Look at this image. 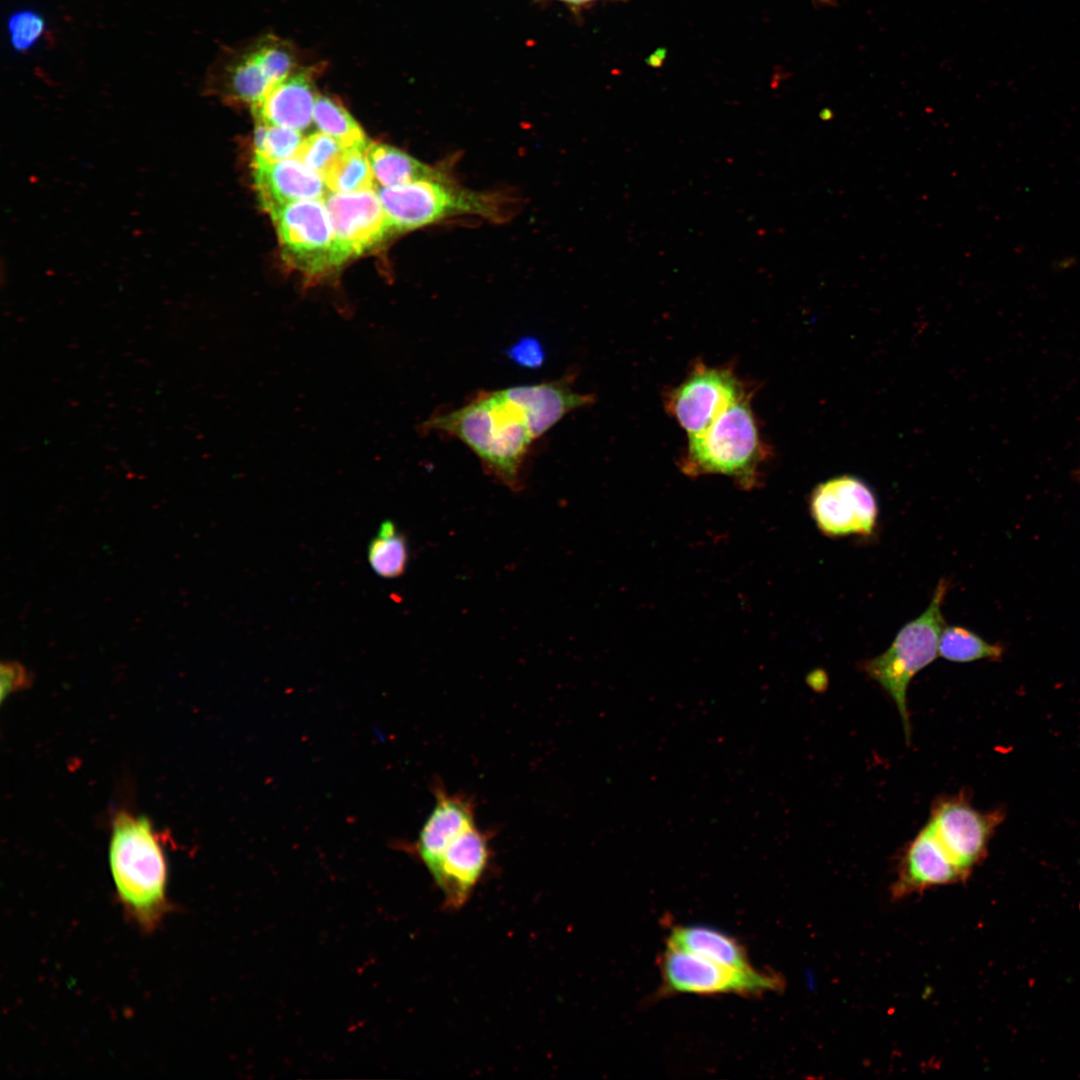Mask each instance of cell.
Returning a JSON list of instances; mask_svg holds the SVG:
<instances>
[{
  "mask_svg": "<svg viewBox=\"0 0 1080 1080\" xmlns=\"http://www.w3.org/2000/svg\"><path fill=\"white\" fill-rule=\"evenodd\" d=\"M507 356L522 368L537 369L545 361V350L541 342L532 336L520 338L506 351Z\"/></svg>",
  "mask_w": 1080,
  "mask_h": 1080,
  "instance_id": "83f0119b",
  "label": "cell"
},
{
  "mask_svg": "<svg viewBox=\"0 0 1080 1080\" xmlns=\"http://www.w3.org/2000/svg\"><path fill=\"white\" fill-rule=\"evenodd\" d=\"M323 201L346 261L378 245L394 232L375 190L330 191Z\"/></svg>",
  "mask_w": 1080,
  "mask_h": 1080,
  "instance_id": "7c38bea8",
  "label": "cell"
},
{
  "mask_svg": "<svg viewBox=\"0 0 1080 1080\" xmlns=\"http://www.w3.org/2000/svg\"><path fill=\"white\" fill-rule=\"evenodd\" d=\"M302 141L298 130L256 122L253 159L275 162L294 158Z\"/></svg>",
  "mask_w": 1080,
  "mask_h": 1080,
  "instance_id": "d4e9b609",
  "label": "cell"
},
{
  "mask_svg": "<svg viewBox=\"0 0 1080 1080\" xmlns=\"http://www.w3.org/2000/svg\"><path fill=\"white\" fill-rule=\"evenodd\" d=\"M108 859L124 911L138 928L154 931L169 911L168 869L160 836L150 819L117 812L112 819Z\"/></svg>",
  "mask_w": 1080,
  "mask_h": 1080,
  "instance_id": "7a4b0ae2",
  "label": "cell"
},
{
  "mask_svg": "<svg viewBox=\"0 0 1080 1080\" xmlns=\"http://www.w3.org/2000/svg\"><path fill=\"white\" fill-rule=\"evenodd\" d=\"M394 232H405L450 217L475 215L503 219L505 199L452 183L447 175L375 190Z\"/></svg>",
  "mask_w": 1080,
  "mask_h": 1080,
  "instance_id": "8992f818",
  "label": "cell"
},
{
  "mask_svg": "<svg viewBox=\"0 0 1080 1080\" xmlns=\"http://www.w3.org/2000/svg\"><path fill=\"white\" fill-rule=\"evenodd\" d=\"M343 149L337 140L320 131L303 139L294 158L322 176Z\"/></svg>",
  "mask_w": 1080,
  "mask_h": 1080,
  "instance_id": "484cf974",
  "label": "cell"
},
{
  "mask_svg": "<svg viewBox=\"0 0 1080 1080\" xmlns=\"http://www.w3.org/2000/svg\"><path fill=\"white\" fill-rule=\"evenodd\" d=\"M560 1H563V2H566V3H569V4L580 5V4H585V3H588V2H591V1H594V0H560Z\"/></svg>",
  "mask_w": 1080,
  "mask_h": 1080,
  "instance_id": "f546056e",
  "label": "cell"
},
{
  "mask_svg": "<svg viewBox=\"0 0 1080 1080\" xmlns=\"http://www.w3.org/2000/svg\"><path fill=\"white\" fill-rule=\"evenodd\" d=\"M668 946L730 967L739 969L752 967L745 949L736 939L710 927L699 925L674 927L668 938Z\"/></svg>",
  "mask_w": 1080,
  "mask_h": 1080,
  "instance_id": "d6986e66",
  "label": "cell"
},
{
  "mask_svg": "<svg viewBox=\"0 0 1080 1080\" xmlns=\"http://www.w3.org/2000/svg\"><path fill=\"white\" fill-rule=\"evenodd\" d=\"M313 121L321 132L337 140L344 148L366 150L370 144L365 133L350 113L337 100L318 95Z\"/></svg>",
  "mask_w": 1080,
  "mask_h": 1080,
  "instance_id": "603a6c76",
  "label": "cell"
},
{
  "mask_svg": "<svg viewBox=\"0 0 1080 1080\" xmlns=\"http://www.w3.org/2000/svg\"><path fill=\"white\" fill-rule=\"evenodd\" d=\"M1 700L8 695L29 687L32 684V673L19 661L6 660L1 662Z\"/></svg>",
  "mask_w": 1080,
  "mask_h": 1080,
  "instance_id": "f1b7e54d",
  "label": "cell"
},
{
  "mask_svg": "<svg viewBox=\"0 0 1080 1080\" xmlns=\"http://www.w3.org/2000/svg\"><path fill=\"white\" fill-rule=\"evenodd\" d=\"M44 29L43 18L34 11L16 12L8 21L12 46L18 51L30 49L40 39Z\"/></svg>",
  "mask_w": 1080,
  "mask_h": 1080,
  "instance_id": "4316f807",
  "label": "cell"
},
{
  "mask_svg": "<svg viewBox=\"0 0 1080 1080\" xmlns=\"http://www.w3.org/2000/svg\"><path fill=\"white\" fill-rule=\"evenodd\" d=\"M435 803L416 840L403 846L429 869L446 846L459 834L476 825L475 807L464 794L450 793L435 784Z\"/></svg>",
  "mask_w": 1080,
  "mask_h": 1080,
  "instance_id": "2e32d148",
  "label": "cell"
},
{
  "mask_svg": "<svg viewBox=\"0 0 1080 1080\" xmlns=\"http://www.w3.org/2000/svg\"><path fill=\"white\" fill-rule=\"evenodd\" d=\"M1004 817L1001 808L988 811L974 808L968 793L962 791L936 798L926 824L969 876L986 856L988 844Z\"/></svg>",
  "mask_w": 1080,
  "mask_h": 1080,
  "instance_id": "9c48e42d",
  "label": "cell"
},
{
  "mask_svg": "<svg viewBox=\"0 0 1080 1080\" xmlns=\"http://www.w3.org/2000/svg\"><path fill=\"white\" fill-rule=\"evenodd\" d=\"M366 150L357 148L342 150L321 176L329 191L353 193L376 189V180Z\"/></svg>",
  "mask_w": 1080,
  "mask_h": 1080,
  "instance_id": "44dd1931",
  "label": "cell"
},
{
  "mask_svg": "<svg viewBox=\"0 0 1080 1080\" xmlns=\"http://www.w3.org/2000/svg\"><path fill=\"white\" fill-rule=\"evenodd\" d=\"M368 561L375 573L386 579H395L405 573L409 561L407 538L391 520L383 521L370 541Z\"/></svg>",
  "mask_w": 1080,
  "mask_h": 1080,
  "instance_id": "7402d4cb",
  "label": "cell"
},
{
  "mask_svg": "<svg viewBox=\"0 0 1080 1080\" xmlns=\"http://www.w3.org/2000/svg\"><path fill=\"white\" fill-rule=\"evenodd\" d=\"M661 970L665 991L670 993L753 995L778 990L783 985V980L775 974L753 967H730L671 946H667L662 956Z\"/></svg>",
  "mask_w": 1080,
  "mask_h": 1080,
  "instance_id": "ba28073f",
  "label": "cell"
},
{
  "mask_svg": "<svg viewBox=\"0 0 1080 1080\" xmlns=\"http://www.w3.org/2000/svg\"><path fill=\"white\" fill-rule=\"evenodd\" d=\"M253 178L259 202L268 213L290 203L323 199L322 177L296 158L266 162L253 159Z\"/></svg>",
  "mask_w": 1080,
  "mask_h": 1080,
  "instance_id": "e0dca14e",
  "label": "cell"
},
{
  "mask_svg": "<svg viewBox=\"0 0 1080 1080\" xmlns=\"http://www.w3.org/2000/svg\"><path fill=\"white\" fill-rule=\"evenodd\" d=\"M817 528L828 537L870 536L878 521V502L870 486L852 475L818 484L809 497Z\"/></svg>",
  "mask_w": 1080,
  "mask_h": 1080,
  "instance_id": "8fae6325",
  "label": "cell"
},
{
  "mask_svg": "<svg viewBox=\"0 0 1080 1080\" xmlns=\"http://www.w3.org/2000/svg\"><path fill=\"white\" fill-rule=\"evenodd\" d=\"M366 154L376 182L384 187L445 175L442 170L387 144L370 143Z\"/></svg>",
  "mask_w": 1080,
  "mask_h": 1080,
  "instance_id": "ffe728a7",
  "label": "cell"
},
{
  "mask_svg": "<svg viewBox=\"0 0 1080 1080\" xmlns=\"http://www.w3.org/2000/svg\"><path fill=\"white\" fill-rule=\"evenodd\" d=\"M1079 476H1080V470H1079Z\"/></svg>",
  "mask_w": 1080,
  "mask_h": 1080,
  "instance_id": "1f68e13d",
  "label": "cell"
},
{
  "mask_svg": "<svg viewBox=\"0 0 1080 1080\" xmlns=\"http://www.w3.org/2000/svg\"><path fill=\"white\" fill-rule=\"evenodd\" d=\"M948 588V580L941 579L926 610L898 631L887 650L860 665L861 670L875 681L896 705L908 744L911 738L907 708L908 686L913 677L939 655L940 636L945 627L942 604Z\"/></svg>",
  "mask_w": 1080,
  "mask_h": 1080,
  "instance_id": "5b68a950",
  "label": "cell"
},
{
  "mask_svg": "<svg viewBox=\"0 0 1080 1080\" xmlns=\"http://www.w3.org/2000/svg\"><path fill=\"white\" fill-rule=\"evenodd\" d=\"M938 653L942 658L956 663L983 659L997 661L1003 656L1004 647L998 643H989L964 627L945 626L940 636Z\"/></svg>",
  "mask_w": 1080,
  "mask_h": 1080,
  "instance_id": "cb8c5ba5",
  "label": "cell"
},
{
  "mask_svg": "<svg viewBox=\"0 0 1080 1080\" xmlns=\"http://www.w3.org/2000/svg\"><path fill=\"white\" fill-rule=\"evenodd\" d=\"M282 259L309 283L332 273L342 255L323 199L302 200L271 211Z\"/></svg>",
  "mask_w": 1080,
  "mask_h": 1080,
  "instance_id": "52a82bcc",
  "label": "cell"
},
{
  "mask_svg": "<svg viewBox=\"0 0 1080 1080\" xmlns=\"http://www.w3.org/2000/svg\"><path fill=\"white\" fill-rule=\"evenodd\" d=\"M749 395L751 391L732 369L698 363L666 394L664 404L690 438L704 432L728 407Z\"/></svg>",
  "mask_w": 1080,
  "mask_h": 1080,
  "instance_id": "30bf717a",
  "label": "cell"
},
{
  "mask_svg": "<svg viewBox=\"0 0 1080 1080\" xmlns=\"http://www.w3.org/2000/svg\"><path fill=\"white\" fill-rule=\"evenodd\" d=\"M304 65L303 52L294 43L261 35L222 49L208 69L203 91L225 104L252 106Z\"/></svg>",
  "mask_w": 1080,
  "mask_h": 1080,
  "instance_id": "277c9868",
  "label": "cell"
},
{
  "mask_svg": "<svg viewBox=\"0 0 1080 1080\" xmlns=\"http://www.w3.org/2000/svg\"><path fill=\"white\" fill-rule=\"evenodd\" d=\"M570 376L535 385L514 386L501 390L524 414L527 427L536 440L571 411L590 405L593 396L572 389Z\"/></svg>",
  "mask_w": 1080,
  "mask_h": 1080,
  "instance_id": "ac0fdd59",
  "label": "cell"
},
{
  "mask_svg": "<svg viewBox=\"0 0 1080 1080\" xmlns=\"http://www.w3.org/2000/svg\"><path fill=\"white\" fill-rule=\"evenodd\" d=\"M751 395L728 407L704 432L688 438L680 469L688 476L719 474L744 489L757 486L768 456L750 405Z\"/></svg>",
  "mask_w": 1080,
  "mask_h": 1080,
  "instance_id": "3957f363",
  "label": "cell"
},
{
  "mask_svg": "<svg viewBox=\"0 0 1080 1080\" xmlns=\"http://www.w3.org/2000/svg\"><path fill=\"white\" fill-rule=\"evenodd\" d=\"M325 66L323 62L306 64L276 84L251 106L255 121L298 131L308 128L318 97L315 82Z\"/></svg>",
  "mask_w": 1080,
  "mask_h": 1080,
  "instance_id": "9a60e30c",
  "label": "cell"
},
{
  "mask_svg": "<svg viewBox=\"0 0 1080 1080\" xmlns=\"http://www.w3.org/2000/svg\"><path fill=\"white\" fill-rule=\"evenodd\" d=\"M423 432L447 433L468 446L484 469L512 491L523 487V466L534 441L523 412L501 390L479 393L463 407L430 417Z\"/></svg>",
  "mask_w": 1080,
  "mask_h": 1080,
  "instance_id": "6da1fadb",
  "label": "cell"
},
{
  "mask_svg": "<svg viewBox=\"0 0 1080 1080\" xmlns=\"http://www.w3.org/2000/svg\"><path fill=\"white\" fill-rule=\"evenodd\" d=\"M967 878L926 824L903 849L892 894L904 897Z\"/></svg>",
  "mask_w": 1080,
  "mask_h": 1080,
  "instance_id": "5bb4252c",
  "label": "cell"
},
{
  "mask_svg": "<svg viewBox=\"0 0 1080 1080\" xmlns=\"http://www.w3.org/2000/svg\"><path fill=\"white\" fill-rule=\"evenodd\" d=\"M490 838L487 832L474 825L443 850L427 869L444 898L449 910L462 908L487 872L491 861Z\"/></svg>",
  "mask_w": 1080,
  "mask_h": 1080,
  "instance_id": "4fadbf2b",
  "label": "cell"
},
{
  "mask_svg": "<svg viewBox=\"0 0 1080 1080\" xmlns=\"http://www.w3.org/2000/svg\"><path fill=\"white\" fill-rule=\"evenodd\" d=\"M816 1L818 3L824 4V5H832L835 2V0H816Z\"/></svg>",
  "mask_w": 1080,
  "mask_h": 1080,
  "instance_id": "4dcf8cb0",
  "label": "cell"
}]
</instances>
